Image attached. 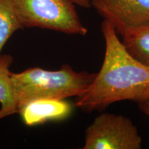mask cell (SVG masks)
I'll list each match as a JSON object with an SVG mask.
<instances>
[{"mask_svg":"<svg viewBox=\"0 0 149 149\" xmlns=\"http://www.w3.org/2000/svg\"><path fill=\"white\" fill-rule=\"evenodd\" d=\"M101 31L105 40L101 69L74 103L88 113L102 111L115 102L131 100L139 103L149 98V67L128 53L109 22L104 20Z\"/></svg>","mask_w":149,"mask_h":149,"instance_id":"1","label":"cell"},{"mask_svg":"<svg viewBox=\"0 0 149 149\" xmlns=\"http://www.w3.org/2000/svg\"><path fill=\"white\" fill-rule=\"evenodd\" d=\"M95 76L96 73L76 72L64 64L57 70L34 67L21 72H12L11 83L19 110L24 104L38 99L79 97L88 88Z\"/></svg>","mask_w":149,"mask_h":149,"instance_id":"2","label":"cell"},{"mask_svg":"<svg viewBox=\"0 0 149 149\" xmlns=\"http://www.w3.org/2000/svg\"><path fill=\"white\" fill-rule=\"evenodd\" d=\"M11 1L23 29L37 27L82 36L88 33L70 0Z\"/></svg>","mask_w":149,"mask_h":149,"instance_id":"3","label":"cell"},{"mask_svg":"<svg viewBox=\"0 0 149 149\" xmlns=\"http://www.w3.org/2000/svg\"><path fill=\"white\" fill-rule=\"evenodd\" d=\"M141 136L132 121L105 113L95 117L86 130L84 149H140Z\"/></svg>","mask_w":149,"mask_h":149,"instance_id":"4","label":"cell"},{"mask_svg":"<svg viewBox=\"0 0 149 149\" xmlns=\"http://www.w3.org/2000/svg\"><path fill=\"white\" fill-rule=\"evenodd\" d=\"M91 6L120 35L149 24V0H91Z\"/></svg>","mask_w":149,"mask_h":149,"instance_id":"5","label":"cell"},{"mask_svg":"<svg viewBox=\"0 0 149 149\" xmlns=\"http://www.w3.org/2000/svg\"><path fill=\"white\" fill-rule=\"evenodd\" d=\"M74 105L65 100L38 99L28 102L18 113L26 126L42 125L48 122L64 120L72 114Z\"/></svg>","mask_w":149,"mask_h":149,"instance_id":"6","label":"cell"},{"mask_svg":"<svg viewBox=\"0 0 149 149\" xmlns=\"http://www.w3.org/2000/svg\"><path fill=\"white\" fill-rule=\"evenodd\" d=\"M13 62L10 55H0V120L18 113L19 107L15 96L10 68Z\"/></svg>","mask_w":149,"mask_h":149,"instance_id":"7","label":"cell"},{"mask_svg":"<svg viewBox=\"0 0 149 149\" xmlns=\"http://www.w3.org/2000/svg\"><path fill=\"white\" fill-rule=\"evenodd\" d=\"M122 36V42L128 53L149 67V24L128 29Z\"/></svg>","mask_w":149,"mask_h":149,"instance_id":"8","label":"cell"},{"mask_svg":"<svg viewBox=\"0 0 149 149\" xmlns=\"http://www.w3.org/2000/svg\"><path fill=\"white\" fill-rule=\"evenodd\" d=\"M23 27L11 0H0V55L5 44L16 31Z\"/></svg>","mask_w":149,"mask_h":149,"instance_id":"9","label":"cell"},{"mask_svg":"<svg viewBox=\"0 0 149 149\" xmlns=\"http://www.w3.org/2000/svg\"><path fill=\"white\" fill-rule=\"evenodd\" d=\"M139 108L145 115L149 117V98L139 102Z\"/></svg>","mask_w":149,"mask_h":149,"instance_id":"10","label":"cell"},{"mask_svg":"<svg viewBox=\"0 0 149 149\" xmlns=\"http://www.w3.org/2000/svg\"><path fill=\"white\" fill-rule=\"evenodd\" d=\"M75 5L80 7L88 8L91 7V0H70Z\"/></svg>","mask_w":149,"mask_h":149,"instance_id":"11","label":"cell"}]
</instances>
